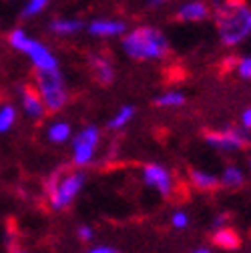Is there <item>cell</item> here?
<instances>
[{
	"label": "cell",
	"instance_id": "cell-15",
	"mask_svg": "<svg viewBox=\"0 0 251 253\" xmlns=\"http://www.w3.org/2000/svg\"><path fill=\"white\" fill-rule=\"evenodd\" d=\"M247 181V173L243 167L239 165H225V169L221 171V175H219V187H225L229 189V191H237V189H241Z\"/></svg>",
	"mask_w": 251,
	"mask_h": 253
},
{
	"label": "cell",
	"instance_id": "cell-17",
	"mask_svg": "<svg viewBox=\"0 0 251 253\" xmlns=\"http://www.w3.org/2000/svg\"><path fill=\"white\" fill-rule=\"evenodd\" d=\"M46 139L54 145H62L71 139V125L65 121H56L52 125H48L46 129Z\"/></svg>",
	"mask_w": 251,
	"mask_h": 253
},
{
	"label": "cell",
	"instance_id": "cell-24",
	"mask_svg": "<svg viewBox=\"0 0 251 253\" xmlns=\"http://www.w3.org/2000/svg\"><path fill=\"white\" fill-rule=\"evenodd\" d=\"M77 237H79L81 243H92V241H95V237H97L95 227H90V225H86V223L79 225V227H77Z\"/></svg>",
	"mask_w": 251,
	"mask_h": 253
},
{
	"label": "cell",
	"instance_id": "cell-12",
	"mask_svg": "<svg viewBox=\"0 0 251 253\" xmlns=\"http://www.w3.org/2000/svg\"><path fill=\"white\" fill-rule=\"evenodd\" d=\"M88 65L92 71V77L97 79V83L101 84H111L115 81V69H113V62L107 56L101 54H90L88 56Z\"/></svg>",
	"mask_w": 251,
	"mask_h": 253
},
{
	"label": "cell",
	"instance_id": "cell-29",
	"mask_svg": "<svg viewBox=\"0 0 251 253\" xmlns=\"http://www.w3.org/2000/svg\"><path fill=\"white\" fill-rule=\"evenodd\" d=\"M189 253H213V247H209V245H197Z\"/></svg>",
	"mask_w": 251,
	"mask_h": 253
},
{
	"label": "cell",
	"instance_id": "cell-8",
	"mask_svg": "<svg viewBox=\"0 0 251 253\" xmlns=\"http://www.w3.org/2000/svg\"><path fill=\"white\" fill-rule=\"evenodd\" d=\"M141 179H143V183L147 187H151L153 191H157V193H159L161 197H165V199H169L175 193V187H177L175 177L161 163H147V165H143Z\"/></svg>",
	"mask_w": 251,
	"mask_h": 253
},
{
	"label": "cell",
	"instance_id": "cell-33",
	"mask_svg": "<svg viewBox=\"0 0 251 253\" xmlns=\"http://www.w3.org/2000/svg\"><path fill=\"white\" fill-rule=\"evenodd\" d=\"M249 253H251V251H249Z\"/></svg>",
	"mask_w": 251,
	"mask_h": 253
},
{
	"label": "cell",
	"instance_id": "cell-5",
	"mask_svg": "<svg viewBox=\"0 0 251 253\" xmlns=\"http://www.w3.org/2000/svg\"><path fill=\"white\" fill-rule=\"evenodd\" d=\"M37 92L48 111H60L69 101V90L60 71H35Z\"/></svg>",
	"mask_w": 251,
	"mask_h": 253
},
{
	"label": "cell",
	"instance_id": "cell-32",
	"mask_svg": "<svg viewBox=\"0 0 251 253\" xmlns=\"http://www.w3.org/2000/svg\"><path fill=\"white\" fill-rule=\"evenodd\" d=\"M247 171H249V175H251V155H249V159H247Z\"/></svg>",
	"mask_w": 251,
	"mask_h": 253
},
{
	"label": "cell",
	"instance_id": "cell-1",
	"mask_svg": "<svg viewBox=\"0 0 251 253\" xmlns=\"http://www.w3.org/2000/svg\"><path fill=\"white\" fill-rule=\"evenodd\" d=\"M219 41L233 48L251 35V6L243 0H215L211 6Z\"/></svg>",
	"mask_w": 251,
	"mask_h": 253
},
{
	"label": "cell",
	"instance_id": "cell-13",
	"mask_svg": "<svg viewBox=\"0 0 251 253\" xmlns=\"http://www.w3.org/2000/svg\"><path fill=\"white\" fill-rule=\"evenodd\" d=\"M187 179H189L191 187L197 189V191H201V193L215 191V189L219 187V175H213L205 169H189Z\"/></svg>",
	"mask_w": 251,
	"mask_h": 253
},
{
	"label": "cell",
	"instance_id": "cell-4",
	"mask_svg": "<svg viewBox=\"0 0 251 253\" xmlns=\"http://www.w3.org/2000/svg\"><path fill=\"white\" fill-rule=\"evenodd\" d=\"M8 42L16 50L24 52L30 60H33L35 71H58V60L50 52V48L44 46L42 42L35 41V39H30L22 28H14L12 30V33L8 35Z\"/></svg>",
	"mask_w": 251,
	"mask_h": 253
},
{
	"label": "cell",
	"instance_id": "cell-23",
	"mask_svg": "<svg viewBox=\"0 0 251 253\" xmlns=\"http://www.w3.org/2000/svg\"><path fill=\"white\" fill-rule=\"evenodd\" d=\"M235 75L241 81H251V54L237 58V65H235Z\"/></svg>",
	"mask_w": 251,
	"mask_h": 253
},
{
	"label": "cell",
	"instance_id": "cell-21",
	"mask_svg": "<svg viewBox=\"0 0 251 253\" xmlns=\"http://www.w3.org/2000/svg\"><path fill=\"white\" fill-rule=\"evenodd\" d=\"M169 223H171L173 229H177V231H185L187 227H189V223H191V217H189V213H187L185 209H175V211L171 213Z\"/></svg>",
	"mask_w": 251,
	"mask_h": 253
},
{
	"label": "cell",
	"instance_id": "cell-9",
	"mask_svg": "<svg viewBox=\"0 0 251 253\" xmlns=\"http://www.w3.org/2000/svg\"><path fill=\"white\" fill-rule=\"evenodd\" d=\"M18 94H20V105L24 109V113L30 117V119H42L44 117V103L41 99V94L37 92V88L33 86H26V84H20L18 86Z\"/></svg>",
	"mask_w": 251,
	"mask_h": 253
},
{
	"label": "cell",
	"instance_id": "cell-31",
	"mask_svg": "<svg viewBox=\"0 0 251 253\" xmlns=\"http://www.w3.org/2000/svg\"><path fill=\"white\" fill-rule=\"evenodd\" d=\"M8 253H30L28 249H20V247H14V249H10Z\"/></svg>",
	"mask_w": 251,
	"mask_h": 253
},
{
	"label": "cell",
	"instance_id": "cell-22",
	"mask_svg": "<svg viewBox=\"0 0 251 253\" xmlns=\"http://www.w3.org/2000/svg\"><path fill=\"white\" fill-rule=\"evenodd\" d=\"M50 0H28L26 6L22 8V16L24 18H30V16H37L39 12H42L46 6H48Z\"/></svg>",
	"mask_w": 251,
	"mask_h": 253
},
{
	"label": "cell",
	"instance_id": "cell-28",
	"mask_svg": "<svg viewBox=\"0 0 251 253\" xmlns=\"http://www.w3.org/2000/svg\"><path fill=\"white\" fill-rule=\"evenodd\" d=\"M235 65H237V58L235 56H227V58H223V69H227V71H235Z\"/></svg>",
	"mask_w": 251,
	"mask_h": 253
},
{
	"label": "cell",
	"instance_id": "cell-11",
	"mask_svg": "<svg viewBox=\"0 0 251 253\" xmlns=\"http://www.w3.org/2000/svg\"><path fill=\"white\" fill-rule=\"evenodd\" d=\"M125 30H127L125 22H121V20H109V18H99V20H92L88 24V35L90 37H101V39L125 35Z\"/></svg>",
	"mask_w": 251,
	"mask_h": 253
},
{
	"label": "cell",
	"instance_id": "cell-2",
	"mask_svg": "<svg viewBox=\"0 0 251 253\" xmlns=\"http://www.w3.org/2000/svg\"><path fill=\"white\" fill-rule=\"evenodd\" d=\"M84 183H86V175L83 169H77V171L56 169V171H52L44 183V195H46L48 207L52 211L69 209L84 189Z\"/></svg>",
	"mask_w": 251,
	"mask_h": 253
},
{
	"label": "cell",
	"instance_id": "cell-18",
	"mask_svg": "<svg viewBox=\"0 0 251 253\" xmlns=\"http://www.w3.org/2000/svg\"><path fill=\"white\" fill-rule=\"evenodd\" d=\"M155 105L157 107H163V109H177V107L185 105V94L179 92V90L163 92V94H159V97L155 99Z\"/></svg>",
	"mask_w": 251,
	"mask_h": 253
},
{
	"label": "cell",
	"instance_id": "cell-7",
	"mask_svg": "<svg viewBox=\"0 0 251 253\" xmlns=\"http://www.w3.org/2000/svg\"><path fill=\"white\" fill-rule=\"evenodd\" d=\"M101 141V133L97 126H84L83 131H79L73 137V165L77 169H84L88 167L92 161H95V155H97V147Z\"/></svg>",
	"mask_w": 251,
	"mask_h": 253
},
{
	"label": "cell",
	"instance_id": "cell-27",
	"mask_svg": "<svg viewBox=\"0 0 251 253\" xmlns=\"http://www.w3.org/2000/svg\"><path fill=\"white\" fill-rule=\"evenodd\" d=\"M239 125H241V129H243V131L251 133V107H247V109L241 113V117H239Z\"/></svg>",
	"mask_w": 251,
	"mask_h": 253
},
{
	"label": "cell",
	"instance_id": "cell-10",
	"mask_svg": "<svg viewBox=\"0 0 251 253\" xmlns=\"http://www.w3.org/2000/svg\"><path fill=\"white\" fill-rule=\"evenodd\" d=\"M211 14V6L203 0H191V2H185L177 8L175 18L181 22H201Z\"/></svg>",
	"mask_w": 251,
	"mask_h": 253
},
{
	"label": "cell",
	"instance_id": "cell-16",
	"mask_svg": "<svg viewBox=\"0 0 251 253\" xmlns=\"http://www.w3.org/2000/svg\"><path fill=\"white\" fill-rule=\"evenodd\" d=\"M50 33L52 35H58V37H71V35H77L79 30L83 28V22L77 20V18H54L50 24Z\"/></svg>",
	"mask_w": 251,
	"mask_h": 253
},
{
	"label": "cell",
	"instance_id": "cell-3",
	"mask_svg": "<svg viewBox=\"0 0 251 253\" xmlns=\"http://www.w3.org/2000/svg\"><path fill=\"white\" fill-rule=\"evenodd\" d=\"M123 50L135 60H159L169 52V41L155 26H139L123 37Z\"/></svg>",
	"mask_w": 251,
	"mask_h": 253
},
{
	"label": "cell",
	"instance_id": "cell-19",
	"mask_svg": "<svg viewBox=\"0 0 251 253\" xmlns=\"http://www.w3.org/2000/svg\"><path fill=\"white\" fill-rule=\"evenodd\" d=\"M133 115H135V107H131V105L123 107V109L109 121V129H111V131H119V129H123L125 125H129V121L133 119Z\"/></svg>",
	"mask_w": 251,
	"mask_h": 253
},
{
	"label": "cell",
	"instance_id": "cell-20",
	"mask_svg": "<svg viewBox=\"0 0 251 253\" xmlns=\"http://www.w3.org/2000/svg\"><path fill=\"white\" fill-rule=\"evenodd\" d=\"M16 121V111L14 107L10 105H4V107H0V133H6L12 129V125Z\"/></svg>",
	"mask_w": 251,
	"mask_h": 253
},
{
	"label": "cell",
	"instance_id": "cell-30",
	"mask_svg": "<svg viewBox=\"0 0 251 253\" xmlns=\"http://www.w3.org/2000/svg\"><path fill=\"white\" fill-rule=\"evenodd\" d=\"M165 2H169V0H149L151 6H161V4H165Z\"/></svg>",
	"mask_w": 251,
	"mask_h": 253
},
{
	"label": "cell",
	"instance_id": "cell-25",
	"mask_svg": "<svg viewBox=\"0 0 251 253\" xmlns=\"http://www.w3.org/2000/svg\"><path fill=\"white\" fill-rule=\"evenodd\" d=\"M229 223H231V215H229V213H225V211L215 213V215H213V219H211V227H213V231H215V229L229 227Z\"/></svg>",
	"mask_w": 251,
	"mask_h": 253
},
{
	"label": "cell",
	"instance_id": "cell-6",
	"mask_svg": "<svg viewBox=\"0 0 251 253\" xmlns=\"http://www.w3.org/2000/svg\"><path fill=\"white\" fill-rule=\"evenodd\" d=\"M205 143L219 153H239L251 145V133L243 131L241 126H227L219 131H205Z\"/></svg>",
	"mask_w": 251,
	"mask_h": 253
},
{
	"label": "cell",
	"instance_id": "cell-26",
	"mask_svg": "<svg viewBox=\"0 0 251 253\" xmlns=\"http://www.w3.org/2000/svg\"><path fill=\"white\" fill-rule=\"evenodd\" d=\"M86 253H121V251L113 245H107V243H95L86 249Z\"/></svg>",
	"mask_w": 251,
	"mask_h": 253
},
{
	"label": "cell",
	"instance_id": "cell-14",
	"mask_svg": "<svg viewBox=\"0 0 251 253\" xmlns=\"http://www.w3.org/2000/svg\"><path fill=\"white\" fill-rule=\"evenodd\" d=\"M211 245L221 249V251H235L241 245V237L233 227H223V229H215L211 233Z\"/></svg>",
	"mask_w": 251,
	"mask_h": 253
}]
</instances>
